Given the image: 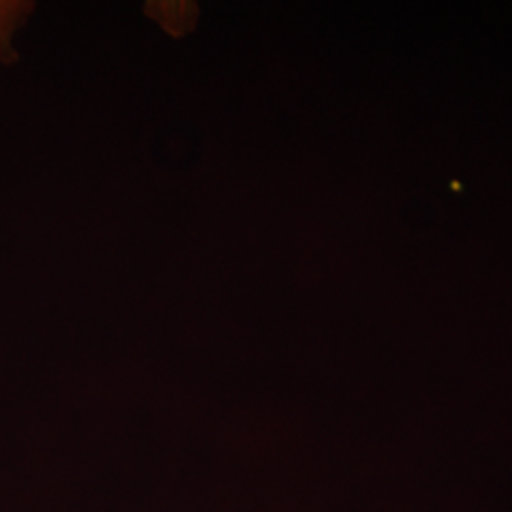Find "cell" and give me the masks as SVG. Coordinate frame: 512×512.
<instances>
[{"label":"cell","mask_w":512,"mask_h":512,"mask_svg":"<svg viewBox=\"0 0 512 512\" xmlns=\"http://www.w3.org/2000/svg\"><path fill=\"white\" fill-rule=\"evenodd\" d=\"M35 10L29 0H0V63L16 59L14 37Z\"/></svg>","instance_id":"cell-1"}]
</instances>
